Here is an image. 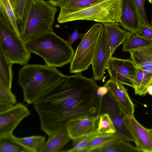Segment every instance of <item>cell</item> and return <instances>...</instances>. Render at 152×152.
<instances>
[{"label":"cell","mask_w":152,"mask_h":152,"mask_svg":"<svg viewBox=\"0 0 152 152\" xmlns=\"http://www.w3.org/2000/svg\"><path fill=\"white\" fill-rule=\"evenodd\" d=\"M98 86L94 78L81 72L65 75L33 104L42 130L49 136L71 119L100 115L102 97L97 94Z\"/></svg>","instance_id":"1"},{"label":"cell","mask_w":152,"mask_h":152,"mask_svg":"<svg viewBox=\"0 0 152 152\" xmlns=\"http://www.w3.org/2000/svg\"><path fill=\"white\" fill-rule=\"evenodd\" d=\"M65 75L56 67L45 64L23 66L18 71V81L22 89L24 101L33 104Z\"/></svg>","instance_id":"2"},{"label":"cell","mask_w":152,"mask_h":152,"mask_svg":"<svg viewBox=\"0 0 152 152\" xmlns=\"http://www.w3.org/2000/svg\"><path fill=\"white\" fill-rule=\"evenodd\" d=\"M58 9L45 0H29L21 22L19 23L20 37L26 42L53 31Z\"/></svg>","instance_id":"3"},{"label":"cell","mask_w":152,"mask_h":152,"mask_svg":"<svg viewBox=\"0 0 152 152\" xmlns=\"http://www.w3.org/2000/svg\"><path fill=\"white\" fill-rule=\"evenodd\" d=\"M28 50L42 58L45 65L61 67L71 62L75 52L67 41L53 31L35 37L25 42Z\"/></svg>","instance_id":"4"},{"label":"cell","mask_w":152,"mask_h":152,"mask_svg":"<svg viewBox=\"0 0 152 152\" xmlns=\"http://www.w3.org/2000/svg\"><path fill=\"white\" fill-rule=\"evenodd\" d=\"M122 0H104L80 11L58 17L60 23L89 20L104 23H118L122 15Z\"/></svg>","instance_id":"5"},{"label":"cell","mask_w":152,"mask_h":152,"mask_svg":"<svg viewBox=\"0 0 152 152\" xmlns=\"http://www.w3.org/2000/svg\"><path fill=\"white\" fill-rule=\"evenodd\" d=\"M103 28L102 23H96L85 34L70 62V73L81 72L91 64Z\"/></svg>","instance_id":"6"},{"label":"cell","mask_w":152,"mask_h":152,"mask_svg":"<svg viewBox=\"0 0 152 152\" xmlns=\"http://www.w3.org/2000/svg\"><path fill=\"white\" fill-rule=\"evenodd\" d=\"M0 50L8 61L13 64L24 66L28 64L31 53L25 42L18 36L0 15Z\"/></svg>","instance_id":"7"},{"label":"cell","mask_w":152,"mask_h":152,"mask_svg":"<svg viewBox=\"0 0 152 152\" xmlns=\"http://www.w3.org/2000/svg\"><path fill=\"white\" fill-rule=\"evenodd\" d=\"M107 113L111 118L118 138L127 142H135V140L125 124L124 114L109 92L102 97L100 115Z\"/></svg>","instance_id":"8"},{"label":"cell","mask_w":152,"mask_h":152,"mask_svg":"<svg viewBox=\"0 0 152 152\" xmlns=\"http://www.w3.org/2000/svg\"><path fill=\"white\" fill-rule=\"evenodd\" d=\"M106 69L110 79L133 87L137 67L131 59L111 57Z\"/></svg>","instance_id":"9"},{"label":"cell","mask_w":152,"mask_h":152,"mask_svg":"<svg viewBox=\"0 0 152 152\" xmlns=\"http://www.w3.org/2000/svg\"><path fill=\"white\" fill-rule=\"evenodd\" d=\"M30 115L27 107L20 102L7 111L0 113V140L13 134L22 120Z\"/></svg>","instance_id":"10"},{"label":"cell","mask_w":152,"mask_h":152,"mask_svg":"<svg viewBox=\"0 0 152 152\" xmlns=\"http://www.w3.org/2000/svg\"><path fill=\"white\" fill-rule=\"evenodd\" d=\"M124 121L135 140L140 152H152V133L136 119L134 116L124 115Z\"/></svg>","instance_id":"11"},{"label":"cell","mask_w":152,"mask_h":152,"mask_svg":"<svg viewBox=\"0 0 152 152\" xmlns=\"http://www.w3.org/2000/svg\"><path fill=\"white\" fill-rule=\"evenodd\" d=\"M112 56L108 49L106 35L104 26L91 63L93 78L95 80L104 81L105 70Z\"/></svg>","instance_id":"12"},{"label":"cell","mask_w":152,"mask_h":152,"mask_svg":"<svg viewBox=\"0 0 152 152\" xmlns=\"http://www.w3.org/2000/svg\"><path fill=\"white\" fill-rule=\"evenodd\" d=\"M99 116H84L67 122L65 127L71 139L73 140L94 132L97 128Z\"/></svg>","instance_id":"13"},{"label":"cell","mask_w":152,"mask_h":152,"mask_svg":"<svg viewBox=\"0 0 152 152\" xmlns=\"http://www.w3.org/2000/svg\"><path fill=\"white\" fill-rule=\"evenodd\" d=\"M124 84L118 81L110 79L104 85L109 89V93L118 105L124 115H134V105Z\"/></svg>","instance_id":"14"},{"label":"cell","mask_w":152,"mask_h":152,"mask_svg":"<svg viewBox=\"0 0 152 152\" xmlns=\"http://www.w3.org/2000/svg\"><path fill=\"white\" fill-rule=\"evenodd\" d=\"M120 25L133 34H138L142 23L133 0H122Z\"/></svg>","instance_id":"15"},{"label":"cell","mask_w":152,"mask_h":152,"mask_svg":"<svg viewBox=\"0 0 152 152\" xmlns=\"http://www.w3.org/2000/svg\"><path fill=\"white\" fill-rule=\"evenodd\" d=\"M129 52L136 67L142 69L145 78L152 84V44Z\"/></svg>","instance_id":"16"},{"label":"cell","mask_w":152,"mask_h":152,"mask_svg":"<svg viewBox=\"0 0 152 152\" xmlns=\"http://www.w3.org/2000/svg\"><path fill=\"white\" fill-rule=\"evenodd\" d=\"M102 24L105 30L108 49L112 56L117 48L133 34L129 31L121 29L118 23Z\"/></svg>","instance_id":"17"},{"label":"cell","mask_w":152,"mask_h":152,"mask_svg":"<svg viewBox=\"0 0 152 152\" xmlns=\"http://www.w3.org/2000/svg\"><path fill=\"white\" fill-rule=\"evenodd\" d=\"M3 139L7 140L20 146L27 152H42L46 142L45 137L39 135L20 137L12 134Z\"/></svg>","instance_id":"18"},{"label":"cell","mask_w":152,"mask_h":152,"mask_svg":"<svg viewBox=\"0 0 152 152\" xmlns=\"http://www.w3.org/2000/svg\"><path fill=\"white\" fill-rule=\"evenodd\" d=\"M71 140L65 127L62 128L48 136L42 152H61Z\"/></svg>","instance_id":"19"},{"label":"cell","mask_w":152,"mask_h":152,"mask_svg":"<svg viewBox=\"0 0 152 152\" xmlns=\"http://www.w3.org/2000/svg\"><path fill=\"white\" fill-rule=\"evenodd\" d=\"M104 0H61L58 17L77 12Z\"/></svg>","instance_id":"20"},{"label":"cell","mask_w":152,"mask_h":152,"mask_svg":"<svg viewBox=\"0 0 152 152\" xmlns=\"http://www.w3.org/2000/svg\"><path fill=\"white\" fill-rule=\"evenodd\" d=\"M92 152H140L127 141L117 138L111 140Z\"/></svg>","instance_id":"21"},{"label":"cell","mask_w":152,"mask_h":152,"mask_svg":"<svg viewBox=\"0 0 152 152\" xmlns=\"http://www.w3.org/2000/svg\"><path fill=\"white\" fill-rule=\"evenodd\" d=\"M0 13L9 26L20 37L19 23L9 0H0Z\"/></svg>","instance_id":"22"},{"label":"cell","mask_w":152,"mask_h":152,"mask_svg":"<svg viewBox=\"0 0 152 152\" xmlns=\"http://www.w3.org/2000/svg\"><path fill=\"white\" fill-rule=\"evenodd\" d=\"M12 64L8 61L2 51L0 50V83L10 89L12 87Z\"/></svg>","instance_id":"23"},{"label":"cell","mask_w":152,"mask_h":152,"mask_svg":"<svg viewBox=\"0 0 152 152\" xmlns=\"http://www.w3.org/2000/svg\"><path fill=\"white\" fill-rule=\"evenodd\" d=\"M152 44V41L138 34H132L124 42L122 50L124 52H129L148 46Z\"/></svg>","instance_id":"24"},{"label":"cell","mask_w":152,"mask_h":152,"mask_svg":"<svg viewBox=\"0 0 152 152\" xmlns=\"http://www.w3.org/2000/svg\"><path fill=\"white\" fill-rule=\"evenodd\" d=\"M118 138L116 133L105 134H98L94 137L88 143L83 152H92L108 142Z\"/></svg>","instance_id":"25"},{"label":"cell","mask_w":152,"mask_h":152,"mask_svg":"<svg viewBox=\"0 0 152 152\" xmlns=\"http://www.w3.org/2000/svg\"><path fill=\"white\" fill-rule=\"evenodd\" d=\"M99 134L116 133V130L110 117L107 113L100 115L97 127Z\"/></svg>","instance_id":"26"},{"label":"cell","mask_w":152,"mask_h":152,"mask_svg":"<svg viewBox=\"0 0 152 152\" xmlns=\"http://www.w3.org/2000/svg\"><path fill=\"white\" fill-rule=\"evenodd\" d=\"M150 84L145 78L144 73L142 69L137 68L133 87L135 94L141 96H145L147 93V88Z\"/></svg>","instance_id":"27"},{"label":"cell","mask_w":152,"mask_h":152,"mask_svg":"<svg viewBox=\"0 0 152 152\" xmlns=\"http://www.w3.org/2000/svg\"><path fill=\"white\" fill-rule=\"evenodd\" d=\"M98 134L96 129L94 132L90 134L73 140L72 143L73 147L69 149L63 151L62 152H83L89 142Z\"/></svg>","instance_id":"28"},{"label":"cell","mask_w":152,"mask_h":152,"mask_svg":"<svg viewBox=\"0 0 152 152\" xmlns=\"http://www.w3.org/2000/svg\"><path fill=\"white\" fill-rule=\"evenodd\" d=\"M137 10L142 25L152 27L149 23L145 13V0H133Z\"/></svg>","instance_id":"29"},{"label":"cell","mask_w":152,"mask_h":152,"mask_svg":"<svg viewBox=\"0 0 152 152\" xmlns=\"http://www.w3.org/2000/svg\"><path fill=\"white\" fill-rule=\"evenodd\" d=\"M0 102H8L13 104H16L15 95L10 89L0 83Z\"/></svg>","instance_id":"30"},{"label":"cell","mask_w":152,"mask_h":152,"mask_svg":"<svg viewBox=\"0 0 152 152\" xmlns=\"http://www.w3.org/2000/svg\"><path fill=\"white\" fill-rule=\"evenodd\" d=\"M19 146L7 140H0V152H25Z\"/></svg>","instance_id":"31"},{"label":"cell","mask_w":152,"mask_h":152,"mask_svg":"<svg viewBox=\"0 0 152 152\" xmlns=\"http://www.w3.org/2000/svg\"><path fill=\"white\" fill-rule=\"evenodd\" d=\"M29 0H18L14 9L19 23L22 20L24 12Z\"/></svg>","instance_id":"32"},{"label":"cell","mask_w":152,"mask_h":152,"mask_svg":"<svg viewBox=\"0 0 152 152\" xmlns=\"http://www.w3.org/2000/svg\"><path fill=\"white\" fill-rule=\"evenodd\" d=\"M138 34L152 41V27L142 25Z\"/></svg>","instance_id":"33"},{"label":"cell","mask_w":152,"mask_h":152,"mask_svg":"<svg viewBox=\"0 0 152 152\" xmlns=\"http://www.w3.org/2000/svg\"><path fill=\"white\" fill-rule=\"evenodd\" d=\"M85 34L79 33L77 29L76 28L71 35L68 36L67 41L69 44L72 45L77 40L83 37Z\"/></svg>","instance_id":"34"},{"label":"cell","mask_w":152,"mask_h":152,"mask_svg":"<svg viewBox=\"0 0 152 152\" xmlns=\"http://www.w3.org/2000/svg\"><path fill=\"white\" fill-rule=\"evenodd\" d=\"M14 104L11 103L0 102V113L7 111L14 106Z\"/></svg>","instance_id":"35"},{"label":"cell","mask_w":152,"mask_h":152,"mask_svg":"<svg viewBox=\"0 0 152 152\" xmlns=\"http://www.w3.org/2000/svg\"><path fill=\"white\" fill-rule=\"evenodd\" d=\"M109 92L108 88L104 85L103 86H98L97 89V94L98 96L103 97Z\"/></svg>","instance_id":"36"},{"label":"cell","mask_w":152,"mask_h":152,"mask_svg":"<svg viewBox=\"0 0 152 152\" xmlns=\"http://www.w3.org/2000/svg\"><path fill=\"white\" fill-rule=\"evenodd\" d=\"M61 0H48V2L52 5L59 7Z\"/></svg>","instance_id":"37"},{"label":"cell","mask_w":152,"mask_h":152,"mask_svg":"<svg viewBox=\"0 0 152 152\" xmlns=\"http://www.w3.org/2000/svg\"><path fill=\"white\" fill-rule=\"evenodd\" d=\"M147 91L148 93L152 96V84L150 85L147 88Z\"/></svg>","instance_id":"38"},{"label":"cell","mask_w":152,"mask_h":152,"mask_svg":"<svg viewBox=\"0 0 152 152\" xmlns=\"http://www.w3.org/2000/svg\"><path fill=\"white\" fill-rule=\"evenodd\" d=\"M13 9H14L18 0H9Z\"/></svg>","instance_id":"39"},{"label":"cell","mask_w":152,"mask_h":152,"mask_svg":"<svg viewBox=\"0 0 152 152\" xmlns=\"http://www.w3.org/2000/svg\"><path fill=\"white\" fill-rule=\"evenodd\" d=\"M148 1L150 3L152 4V0H148Z\"/></svg>","instance_id":"40"},{"label":"cell","mask_w":152,"mask_h":152,"mask_svg":"<svg viewBox=\"0 0 152 152\" xmlns=\"http://www.w3.org/2000/svg\"><path fill=\"white\" fill-rule=\"evenodd\" d=\"M152 133V128L150 129Z\"/></svg>","instance_id":"41"},{"label":"cell","mask_w":152,"mask_h":152,"mask_svg":"<svg viewBox=\"0 0 152 152\" xmlns=\"http://www.w3.org/2000/svg\"><path fill=\"white\" fill-rule=\"evenodd\" d=\"M151 23L152 24V21H151Z\"/></svg>","instance_id":"42"}]
</instances>
